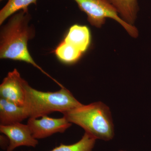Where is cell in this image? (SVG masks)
Returning <instances> with one entry per match:
<instances>
[{
	"mask_svg": "<svg viewBox=\"0 0 151 151\" xmlns=\"http://www.w3.org/2000/svg\"><path fill=\"white\" fill-rule=\"evenodd\" d=\"M116 9L120 17L134 25L139 11L137 0H107Z\"/></svg>",
	"mask_w": 151,
	"mask_h": 151,
	"instance_id": "10",
	"label": "cell"
},
{
	"mask_svg": "<svg viewBox=\"0 0 151 151\" xmlns=\"http://www.w3.org/2000/svg\"><path fill=\"white\" fill-rule=\"evenodd\" d=\"M37 0H8L7 3L0 11V24H3L6 19L14 14L28 9L32 4H36Z\"/></svg>",
	"mask_w": 151,
	"mask_h": 151,
	"instance_id": "12",
	"label": "cell"
},
{
	"mask_svg": "<svg viewBox=\"0 0 151 151\" xmlns=\"http://www.w3.org/2000/svg\"><path fill=\"white\" fill-rule=\"evenodd\" d=\"M31 19L28 9L21 10L11 16L8 22L2 27L0 34V58L31 64L59 84L37 64L30 54L28 42L35 35V29L29 25Z\"/></svg>",
	"mask_w": 151,
	"mask_h": 151,
	"instance_id": "1",
	"label": "cell"
},
{
	"mask_svg": "<svg viewBox=\"0 0 151 151\" xmlns=\"http://www.w3.org/2000/svg\"><path fill=\"white\" fill-rule=\"evenodd\" d=\"M27 124L33 137L38 139L48 137L56 133H63L72 124L64 116L55 119L45 116L39 119L29 118Z\"/></svg>",
	"mask_w": 151,
	"mask_h": 151,
	"instance_id": "5",
	"label": "cell"
},
{
	"mask_svg": "<svg viewBox=\"0 0 151 151\" xmlns=\"http://www.w3.org/2000/svg\"><path fill=\"white\" fill-rule=\"evenodd\" d=\"M64 41L84 53L89 48L91 44L90 30L86 26L73 25L69 29Z\"/></svg>",
	"mask_w": 151,
	"mask_h": 151,
	"instance_id": "9",
	"label": "cell"
},
{
	"mask_svg": "<svg viewBox=\"0 0 151 151\" xmlns=\"http://www.w3.org/2000/svg\"><path fill=\"white\" fill-rule=\"evenodd\" d=\"M74 1L79 9L86 14L88 22L92 26L100 28L105 24L106 19H113L121 24L132 37L137 38L138 36L137 29L124 21L116 9L107 0Z\"/></svg>",
	"mask_w": 151,
	"mask_h": 151,
	"instance_id": "4",
	"label": "cell"
},
{
	"mask_svg": "<svg viewBox=\"0 0 151 151\" xmlns=\"http://www.w3.org/2000/svg\"><path fill=\"white\" fill-rule=\"evenodd\" d=\"M124 151V150H121V151Z\"/></svg>",
	"mask_w": 151,
	"mask_h": 151,
	"instance_id": "14",
	"label": "cell"
},
{
	"mask_svg": "<svg viewBox=\"0 0 151 151\" xmlns=\"http://www.w3.org/2000/svg\"><path fill=\"white\" fill-rule=\"evenodd\" d=\"M25 80L16 68L9 72L0 85L1 98L20 106L24 105Z\"/></svg>",
	"mask_w": 151,
	"mask_h": 151,
	"instance_id": "6",
	"label": "cell"
},
{
	"mask_svg": "<svg viewBox=\"0 0 151 151\" xmlns=\"http://www.w3.org/2000/svg\"><path fill=\"white\" fill-rule=\"evenodd\" d=\"M24 89L23 107L29 119H37L54 112L63 113L82 105L63 86L56 92H44L34 89L26 81Z\"/></svg>",
	"mask_w": 151,
	"mask_h": 151,
	"instance_id": "3",
	"label": "cell"
},
{
	"mask_svg": "<svg viewBox=\"0 0 151 151\" xmlns=\"http://www.w3.org/2000/svg\"><path fill=\"white\" fill-rule=\"evenodd\" d=\"M0 132L8 139L7 151H13L21 146L35 147L38 144V141L33 137L27 124L17 123L6 126L0 125Z\"/></svg>",
	"mask_w": 151,
	"mask_h": 151,
	"instance_id": "7",
	"label": "cell"
},
{
	"mask_svg": "<svg viewBox=\"0 0 151 151\" xmlns=\"http://www.w3.org/2000/svg\"><path fill=\"white\" fill-rule=\"evenodd\" d=\"M71 124L83 128L85 132L95 138L111 140L114 135V127L111 111L101 102L84 105L63 113Z\"/></svg>",
	"mask_w": 151,
	"mask_h": 151,
	"instance_id": "2",
	"label": "cell"
},
{
	"mask_svg": "<svg viewBox=\"0 0 151 151\" xmlns=\"http://www.w3.org/2000/svg\"><path fill=\"white\" fill-rule=\"evenodd\" d=\"M96 139L85 132L81 139L70 145L61 144L50 151H92Z\"/></svg>",
	"mask_w": 151,
	"mask_h": 151,
	"instance_id": "13",
	"label": "cell"
},
{
	"mask_svg": "<svg viewBox=\"0 0 151 151\" xmlns=\"http://www.w3.org/2000/svg\"><path fill=\"white\" fill-rule=\"evenodd\" d=\"M55 55L60 61L66 64H73L77 62L83 52L64 40L55 50Z\"/></svg>",
	"mask_w": 151,
	"mask_h": 151,
	"instance_id": "11",
	"label": "cell"
},
{
	"mask_svg": "<svg viewBox=\"0 0 151 151\" xmlns=\"http://www.w3.org/2000/svg\"><path fill=\"white\" fill-rule=\"evenodd\" d=\"M3 1V0H1V1Z\"/></svg>",
	"mask_w": 151,
	"mask_h": 151,
	"instance_id": "15",
	"label": "cell"
},
{
	"mask_svg": "<svg viewBox=\"0 0 151 151\" xmlns=\"http://www.w3.org/2000/svg\"><path fill=\"white\" fill-rule=\"evenodd\" d=\"M28 118L23 106H20L8 100L0 99V125L21 123Z\"/></svg>",
	"mask_w": 151,
	"mask_h": 151,
	"instance_id": "8",
	"label": "cell"
}]
</instances>
